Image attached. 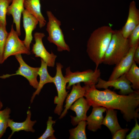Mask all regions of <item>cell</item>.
<instances>
[{"label": "cell", "mask_w": 139, "mask_h": 139, "mask_svg": "<svg viewBox=\"0 0 139 139\" xmlns=\"http://www.w3.org/2000/svg\"><path fill=\"white\" fill-rule=\"evenodd\" d=\"M85 90L84 97L93 107H103L107 109L120 110L127 122L139 117V91L127 95H119L108 89L98 90L95 85L83 86Z\"/></svg>", "instance_id": "cell-1"}, {"label": "cell", "mask_w": 139, "mask_h": 139, "mask_svg": "<svg viewBox=\"0 0 139 139\" xmlns=\"http://www.w3.org/2000/svg\"><path fill=\"white\" fill-rule=\"evenodd\" d=\"M111 27L103 26L95 30L91 34L87 42L86 52L90 59L98 68L111 39L114 32Z\"/></svg>", "instance_id": "cell-2"}, {"label": "cell", "mask_w": 139, "mask_h": 139, "mask_svg": "<svg viewBox=\"0 0 139 139\" xmlns=\"http://www.w3.org/2000/svg\"><path fill=\"white\" fill-rule=\"evenodd\" d=\"M130 48L128 38L123 37L120 30H114L102 63L116 65L127 54Z\"/></svg>", "instance_id": "cell-3"}, {"label": "cell", "mask_w": 139, "mask_h": 139, "mask_svg": "<svg viewBox=\"0 0 139 139\" xmlns=\"http://www.w3.org/2000/svg\"><path fill=\"white\" fill-rule=\"evenodd\" d=\"M46 13L48 19L46 29L48 35V40L50 43L56 46L58 51H70V48L65 41L64 34L60 28L61 21L51 11H47Z\"/></svg>", "instance_id": "cell-4"}, {"label": "cell", "mask_w": 139, "mask_h": 139, "mask_svg": "<svg viewBox=\"0 0 139 139\" xmlns=\"http://www.w3.org/2000/svg\"><path fill=\"white\" fill-rule=\"evenodd\" d=\"M65 74L64 76L68 84L66 87L67 89H70L74 84L83 82L85 85L91 86L95 85L100 77L101 72L99 69H95L94 71L88 69L82 71H71L70 67L65 70Z\"/></svg>", "instance_id": "cell-5"}, {"label": "cell", "mask_w": 139, "mask_h": 139, "mask_svg": "<svg viewBox=\"0 0 139 139\" xmlns=\"http://www.w3.org/2000/svg\"><path fill=\"white\" fill-rule=\"evenodd\" d=\"M19 36L16 31L14 29L13 25L12 24L4 45L2 63L11 56L22 54L29 55L31 54L30 50L27 49L23 41L21 40Z\"/></svg>", "instance_id": "cell-6"}, {"label": "cell", "mask_w": 139, "mask_h": 139, "mask_svg": "<svg viewBox=\"0 0 139 139\" xmlns=\"http://www.w3.org/2000/svg\"><path fill=\"white\" fill-rule=\"evenodd\" d=\"M63 67V66L60 63H56V73L53 77V83L56 88L57 93V96H56L54 99V103L57 105L54 112L59 116L62 113L63 103L68 92L66 90L67 82L62 74V69Z\"/></svg>", "instance_id": "cell-7"}, {"label": "cell", "mask_w": 139, "mask_h": 139, "mask_svg": "<svg viewBox=\"0 0 139 139\" xmlns=\"http://www.w3.org/2000/svg\"><path fill=\"white\" fill-rule=\"evenodd\" d=\"M15 57L19 64V67L15 73L0 76V78L5 79L15 75H21L26 78L28 81L30 85L36 89L39 83L37 77L39 67H34L29 66L23 60L21 54L15 55Z\"/></svg>", "instance_id": "cell-8"}, {"label": "cell", "mask_w": 139, "mask_h": 139, "mask_svg": "<svg viewBox=\"0 0 139 139\" xmlns=\"http://www.w3.org/2000/svg\"><path fill=\"white\" fill-rule=\"evenodd\" d=\"M35 43L33 44L31 51L36 57H39L47 64V66L54 67L57 56L52 52H48L44 47L42 40L45 36L43 33L36 32L34 35Z\"/></svg>", "instance_id": "cell-9"}, {"label": "cell", "mask_w": 139, "mask_h": 139, "mask_svg": "<svg viewBox=\"0 0 139 139\" xmlns=\"http://www.w3.org/2000/svg\"><path fill=\"white\" fill-rule=\"evenodd\" d=\"M131 84L124 74L118 79L111 81H106L100 77L95 87L96 88L105 89L109 87H113L115 89L120 90L121 94L127 95L135 91L132 89Z\"/></svg>", "instance_id": "cell-10"}, {"label": "cell", "mask_w": 139, "mask_h": 139, "mask_svg": "<svg viewBox=\"0 0 139 139\" xmlns=\"http://www.w3.org/2000/svg\"><path fill=\"white\" fill-rule=\"evenodd\" d=\"M138 45V44L130 47L127 54L116 65L108 80H116L129 70L134 61L133 55L134 51Z\"/></svg>", "instance_id": "cell-11"}, {"label": "cell", "mask_w": 139, "mask_h": 139, "mask_svg": "<svg viewBox=\"0 0 139 139\" xmlns=\"http://www.w3.org/2000/svg\"><path fill=\"white\" fill-rule=\"evenodd\" d=\"M138 25L139 11L136 7L135 2L133 1L130 4L126 21L120 30L123 37L126 38H128L132 31Z\"/></svg>", "instance_id": "cell-12"}, {"label": "cell", "mask_w": 139, "mask_h": 139, "mask_svg": "<svg viewBox=\"0 0 139 139\" xmlns=\"http://www.w3.org/2000/svg\"><path fill=\"white\" fill-rule=\"evenodd\" d=\"M22 14L23 27L25 33V38L23 41L26 48L30 50V44L33 39L32 32L36 28L39 22L25 9L23 11Z\"/></svg>", "instance_id": "cell-13"}, {"label": "cell", "mask_w": 139, "mask_h": 139, "mask_svg": "<svg viewBox=\"0 0 139 139\" xmlns=\"http://www.w3.org/2000/svg\"><path fill=\"white\" fill-rule=\"evenodd\" d=\"M90 106L83 97L79 98L71 106L70 109L75 112L76 114L75 116H70L71 123L73 126L76 125L81 121H86L87 112Z\"/></svg>", "instance_id": "cell-14"}, {"label": "cell", "mask_w": 139, "mask_h": 139, "mask_svg": "<svg viewBox=\"0 0 139 139\" xmlns=\"http://www.w3.org/2000/svg\"><path fill=\"white\" fill-rule=\"evenodd\" d=\"M25 0H12L11 4L8 7L7 14L12 15L13 22L15 23L16 31L19 36L21 35L20 21L21 14L25 9L24 3Z\"/></svg>", "instance_id": "cell-15"}, {"label": "cell", "mask_w": 139, "mask_h": 139, "mask_svg": "<svg viewBox=\"0 0 139 139\" xmlns=\"http://www.w3.org/2000/svg\"><path fill=\"white\" fill-rule=\"evenodd\" d=\"M106 110L103 107H93L91 113L86 119L88 130L95 132L101 128L104 118L103 114Z\"/></svg>", "instance_id": "cell-16"}, {"label": "cell", "mask_w": 139, "mask_h": 139, "mask_svg": "<svg viewBox=\"0 0 139 139\" xmlns=\"http://www.w3.org/2000/svg\"><path fill=\"white\" fill-rule=\"evenodd\" d=\"M27 116L26 120L22 122H16L14 121L12 119L10 118L8 119L7 123V127L10 128L12 132L8 139H10L14 133L21 131H24L27 132L34 133L35 130L33 126L36 123L37 121H32L31 120V112L30 110L27 112Z\"/></svg>", "instance_id": "cell-17"}, {"label": "cell", "mask_w": 139, "mask_h": 139, "mask_svg": "<svg viewBox=\"0 0 139 139\" xmlns=\"http://www.w3.org/2000/svg\"><path fill=\"white\" fill-rule=\"evenodd\" d=\"M85 90L82 87L80 83H78L72 85V89L70 93L66 97L65 109L62 112L59 118L61 119L66 115L68 110L71 106L79 98L84 96Z\"/></svg>", "instance_id": "cell-18"}, {"label": "cell", "mask_w": 139, "mask_h": 139, "mask_svg": "<svg viewBox=\"0 0 139 139\" xmlns=\"http://www.w3.org/2000/svg\"><path fill=\"white\" fill-rule=\"evenodd\" d=\"M24 6L38 20L40 28L45 26L46 22L41 12L40 0H25Z\"/></svg>", "instance_id": "cell-19"}, {"label": "cell", "mask_w": 139, "mask_h": 139, "mask_svg": "<svg viewBox=\"0 0 139 139\" xmlns=\"http://www.w3.org/2000/svg\"><path fill=\"white\" fill-rule=\"evenodd\" d=\"M41 66L39 67L38 73L40 77V80L38 87L31 97L30 100L31 103H32L36 96L39 95L45 84L48 83H53V77H51L48 73L47 65L41 59Z\"/></svg>", "instance_id": "cell-20"}, {"label": "cell", "mask_w": 139, "mask_h": 139, "mask_svg": "<svg viewBox=\"0 0 139 139\" xmlns=\"http://www.w3.org/2000/svg\"><path fill=\"white\" fill-rule=\"evenodd\" d=\"M106 115L103 118L102 125L106 126L112 135L118 130L121 129L117 117V111L114 109H107Z\"/></svg>", "instance_id": "cell-21"}, {"label": "cell", "mask_w": 139, "mask_h": 139, "mask_svg": "<svg viewBox=\"0 0 139 139\" xmlns=\"http://www.w3.org/2000/svg\"><path fill=\"white\" fill-rule=\"evenodd\" d=\"M126 79L131 82V87L135 90L139 89V68L134 61L129 70L124 74Z\"/></svg>", "instance_id": "cell-22"}, {"label": "cell", "mask_w": 139, "mask_h": 139, "mask_svg": "<svg viewBox=\"0 0 139 139\" xmlns=\"http://www.w3.org/2000/svg\"><path fill=\"white\" fill-rule=\"evenodd\" d=\"M77 126L69 130L70 139H86L85 128L87 125L86 120L80 121Z\"/></svg>", "instance_id": "cell-23"}, {"label": "cell", "mask_w": 139, "mask_h": 139, "mask_svg": "<svg viewBox=\"0 0 139 139\" xmlns=\"http://www.w3.org/2000/svg\"><path fill=\"white\" fill-rule=\"evenodd\" d=\"M11 111L10 109L8 107L0 110V138L3 136L7 127L8 120L10 117Z\"/></svg>", "instance_id": "cell-24"}, {"label": "cell", "mask_w": 139, "mask_h": 139, "mask_svg": "<svg viewBox=\"0 0 139 139\" xmlns=\"http://www.w3.org/2000/svg\"><path fill=\"white\" fill-rule=\"evenodd\" d=\"M56 123V121L52 120V117L49 116L47 122L46 129L42 135L39 137L38 139H56L54 133L55 131L54 129L53 125Z\"/></svg>", "instance_id": "cell-25"}, {"label": "cell", "mask_w": 139, "mask_h": 139, "mask_svg": "<svg viewBox=\"0 0 139 139\" xmlns=\"http://www.w3.org/2000/svg\"><path fill=\"white\" fill-rule=\"evenodd\" d=\"M10 3L8 0H0V25L5 27L7 8Z\"/></svg>", "instance_id": "cell-26"}, {"label": "cell", "mask_w": 139, "mask_h": 139, "mask_svg": "<svg viewBox=\"0 0 139 139\" xmlns=\"http://www.w3.org/2000/svg\"><path fill=\"white\" fill-rule=\"evenodd\" d=\"M6 27L0 25V64H2L4 47L8 34Z\"/></svg>", "instance_id": "cell-27"}, {"label": "cell", "mask_w": 139, "mask_h": 139, "mask_svg": "<svg viewBox=\"0 0 139 139\" xmlns=\"http://www.w3.org/2000/svg\"><path fill=\"white\" fill-rule=\"evenodd\" d=\"M130 47L139 44V25L132 31L129 38Z\"/></svg>", "instance_id": "cell-28"}, {"label": "cell", "mask_w": 139, "mask_h": 139, "mask_svg": "<svg viewBox=\"0 0 139 139\" xmlns=\"http://www.w3.org/2000/svg\"><path fill=\"white\" fill-rule=\"evenodd\" d=\"M135 124L130 133L126 137L127 139H138L139 138V125L137 119L135 120Z\"/></svg>", "instance_id": "cell-29"}, {"label": "cell", "mask_w": 139, "mask_h": 139, "mask_svg": "<svg viewBox=\"0 0 139 139\" xmlns=\"http://www.w3.org/2000/svg\"><path fill=\"white\" fill-rule=\"evenodd\" d=\"M129 129L128 128L122 129L117 131L113 135V139H124L125 138L127 133Z\"/></svg>", "instance_id": "cell-30"}, {"label": "cell", "mask_w": 139, "mask_h": 139, "mask_svg": "<svg viewBox=\"0 0 139 139\" xmlns=\"http://www.w3.org/2000/svg\"><path fill=\"white\" fill-rule=\"evenodd\" d=\"M133 59L136 63L139 64V45L137 47L134 51Z\"/></svg>", "instance_id": "cell-31"}, {"label": "cell", "mask_w": 139, "mask_h": 139, "mask_svg": "<svg viewBox=\"0 0 139 139\" xmlns=\"http://www.w3.org/2000/svg\"><path fill=\"white\" fill-rule=\"evenodd\" d=\"M3 104L0 99V110H1V109L3 107Z\"/></svg>", "instance_id": "cell-32"}, {"label": "cell", "mask_w": 139, "mask_h": 139, "mask_svg": "<svg viewBox=\"0 0 139 139\" xmlns=\"http://www.w3.org/2000/svg\"><path fill=\"white\" fill-rule=\"evenodd\" d=\"M9 2H10V3H11L12 1V0H8Z\"/></svg>", "instance_id": "cell-33"}]
</instances>
